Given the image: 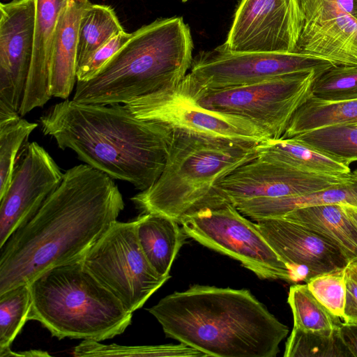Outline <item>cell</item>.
Masks as SVG:
<instances>
[{"instance_id":"cell-1","label":"cell","mask_w":357,"mask_h":357,"mask_svg":"<svg viewBox=\"0 0 357 357\" xmlns=\"http://www.w3.org/2000/svg\"><path fill=\"white\" fill-rule=\"evenodd\" d=\"M124 208L113 178L89 165L65 173L39 210L0 247V294L82 260Z\"/></svg>"},{"instance_id":"cell-2","label":"cell","mask_w":357,"mask_h":357,"mask_svg":"<svg viewBox=\"0 0 357 357\" xmlns=\"http://www.w3.org/2000/svg\"><path fill=\"white\" fill-rule=\"evenodd\" d=\"M41 129L85 164L143 191L162 174L173 138L165 123L137 118L125 105L64 100L40 117Z\"/></svg>"},{"instance_id":"cell-3","label":"cell","mask_w":357,"mask_h":357,"mask_svg":"<svg viewBox=\"0 0 357 357\" xmlns=\"http://www.w3.org/2000/svg\"><path fill=\"white\" fill-rule=\"evenodd\" d=\"M165 335L215 357H275L289 333L248 289L195 284L147 310Z\"/></svg>"},{"instance_id":"cell-4","label":"cell","mask_w":357,"mask_h":357,"mask_svg":"<svg viewBox=\"0 0 357 357\" xmlns=\"http://www.w3.org/2000/svg\"><path fill=\"white\" fill-rule=\"evenodd\" d=\"M193 41L183 17L158 19L133 33L91 79L77 81L73 100L126 104L158 91L176 89L192 62Z\"/></svg>"},{"instance_id":"cell-5","label":"cell","mask_w":357,"mask_h":357,"mask_svg":"<svg viewBox=\"0 0 357 357\" xmlns=\"http://www.w3.org/2000/svg\"><path fill=\"white\" fill-rule=\"evenodd\" d=\"M257 144L174 128L162 174L131 200L143 213L163 215L180 224L189 214L227 202L218 195L217 183L255 159Z\"/></svg>"},{"instance_id":"cell-6","label":"cell","mask_w":357,"mask_h":357,"mask_svg":"<svg viewBox=\"0 0 357 357\" xmlns=\"http://www.w3.org/2000/svg\"><path fill=\"white\" fill-rule=\"evenodd\" d=\"M28 320L52 336L100 342L123 333L132 313L84 266L82 259L53 267L29 284Z\"/></svg>"},{"instance_id":"cell-7","label":"cell","mask_w":357,"mask_h":357,"mask_svg":"<svg viewBox=\"0 0 357 357\" xmlns=\"http://www.w3.org/2000/svg\"><path fill=\"white\" fill-rule=\"evenodd\" d=\"M317 71L286 75L251 84L199 89L181 83L176 90L206 109L245 119L268 139H279L298 108L312 95Z\"/></svg>"},{"instance_id":"cell-8","label":"cell","mask_w":357,"mask_h":357,"mask_svg":"<svg viewBox=\"0 0 357 357\" xmlns=\"http://www.w3.org/2000/svg\"><path fill=\"white\" fill-rule=\"evenodd\" d=\"M180 225L189 238L238 260L259 278L294 282L291 271L257 224L231 203L202 208L185 216Z\"/></svg>"},{"instance_id":"cell-9","label":"cell","mask_w":357,"mask_h":357,"mask_svg":"<svg viewBox=\"0 0 357 357\" xmlns=\"http://www.w3.org/2000/svg\"><path fill=\"white\" fill-rule=\"evenodd\" d=\"M82 262L132 313L171 278L158 274L149 263L137 238L135 220L116 221Z\"/></svg>"},{"instance_id":"cell-10","label":"cell","mask_w":357,"mask_h":357,"mask_svg":"<svg viewBox=\"0 0 357 357\" xmlns=\"http://www.w3.org/2000/svg\"><path fill=\"white\" fill-rule=\"evenodd\" d=\"M334 66L327 60L299 53L233 52L223 43L193 57L190 72L181 83L199 89H220L301 72L321 74Z\"/></svg>"},{"instance_id":"cell-11","label":"cell","mask_w":357,"mask_h":357,"mask_svg":"<svg viewBox=\"0 0 357 357\" xmlns=\"http://www.w3.org/2000/svg\"><path fill=\"white\" fill-rule=\"evenodd\" d=\"M296 53L357 66V0H297Z\"/></svg>"},{"instance_id":"cell-12","label":"cell","mask_w":357,"mask_h":357,"mask_svg":"<svg viewBox=\"0 0 357 357\" xmlns=\"http://www.w3.org/2000/svg\"><path fill=\"white\" fill-rule=\"evenodd\" d=\"M356 179L354 174L333 176L306 172L278 162L256 158L219 181L218 195L234 206L257 198L301 195L330 188Z\"/></svg>"},{"instance_id":"cell-13","label":"cell","mask_w":357,"mask_h":357,"mask_svg":"<svg viewBox=\"0 0 357 357\" xmlns=\"http://www.w3.org/2000/svg\"><path fill=\"white\" fill-rule=\"evenodd\" d=\"M124 105L137 118L160 122L173 129L255 143L268 139L252 122L201 107L176 89L141 96Z\"/></svg>"},{"instance_id":"cell-14","label":"cell","mask_w":357,"mask_h":357,"mask_svg":"<svg viewBox=\"0 0 357 357\" xmlns=\"http://www.w3.org/2000/svg\"><path fill=\"white\" fill-rule=\"evenodd\" d=\"M36 0L0 4V116L19 114L33 53Z\"/></svg>"},{"instance_id":"cell-15","label":"cell","mask_w":357,"mask_h":357,"mask_svg":"<svg viewBox=\"0 0 357 357\" xmlns=\"http://www.w3.org/2000/svg\"><path fill=\"white\" fill-rule=\"evenodd\" d=\"M297 0H241L226 41L237 52L296 53Z\"/></svg>"},{"instance_id":"cell-16","label":"cell","mask_w":357,"mask_h":357,"mask_svg":"<svg viewBox=\"0 0 357 357\" xmlns=\"http://www.w3.org/2000/svg\"><path fill=\"white\" fill-rule=\"evenodd\" d=\"M0 198V247L42 206L59 187L63 173L37 142L28 144Z\"/></svg>"},{"instance_id":"cell-17","label":"cell","mask_w":357,"mask_h":357,"mask_svg":"<svg viewBox=\"0 0 357 357\" xmlns=\"http://www.w3.org/2000/svg\"><path fill=\"white\" fill-rule=\"evenodd\" d=\"M255 222L291 271L294 282H307L320 274L345 268L349 263L336 246L302 225L283 218Z\"/></svg>"},{"instance_id":"cell-18","label":"cell","mask_w":357,"mask_h":357,"mask_svg":"<svg viewBox=\"0 0 357 357\" xmlns=\"http://www.w3.org/2000/svg\"><path fill=\"white\" fill-rule=\"evenodd\" d=\"M68 0H36L33 53L19 114L24 116L45 105L52 97L50 71L55 31Z\"/></svg>"},{"instance_id":"cell-19","label":"cell","mask_w":357,"mask_h":357,"mask_svg":"<svg viewBox=\"0 0 357 357\" xmlns=\"http://www.w3.org/2000/svg\"><path fill=\"white\" fill-rule=\"evenodd\" d=\"M91 3L89 0H68L59 16L50 71L52 97L68 99L77 82L79 25L83 13Z\"/></svg>"},{"instance_id":"cell-20","label":"cell","mask_w":357,"mask_h":357,"mask_svg":"<svg viewBox=\"0 0 357 357\" xmlns=\"http://www.w3.org/2000/svg\"><path fill=\"white\" fill-rule=\"evenodd\" d=\"M135 220L139 244L149 263L160 275L171 277L172 263L189 236L178 222L163 215L143 213Z\"/></svg>"},{"instance_id":"cell-21","label":"cell","mask_w":357,"mask_h":357,"mask_svg":"<svg viewBox=\"0 0 357 357\" xmlns=\"http://www.w3.org/2000/svg\"><path fill=\"white\" fill-rule=\"evenodd\" d=\"M326 204L357 207V179L305 195L249 199L235 206L243 215L256 220L280 218L297 208Z\"/></svg>"},{"instance_id":"cell-22","label":"cell","mask_w":357,"mask_h":357,"mask_svg":"<svg viewBox=\"0 0 357 357\" xmlns=\"http://www.w3.org/2000/svg\"><path fill=\"white\" fill-rule=\"evenodd\" d=\"M257 158L283 163L306 172L333 176L353 174L350 165L293 138L266 139L256 146Z\"/></svg>"},{"instance_id":"cell-23","label":"cell","mask_w":357,"mask_h":357,"mask_svg":"<svg viewBox=\"0 0 357 357\" xmlns=\"http://www.w3.org/2000/svg\"><path fill=\"white\" fill-rule=\"evenodd\" d=\"M308 228L336 246L351 261L357 259V230L342 205L297 208L282 217Z\"/></svg>"},{"instance_id":"cell-24","label":"cell","mask_w":357,"mask_h":357,"mask_svg":"<svg viewBox=\"0 0 357 357\" xmlns=\"http://www.w3.org/2000/svg\"><path fill=\"white\" fill-rule=\"evenodd\" d=\"M355 123L357 100L330 101L312 94L296 111L282 138H291L326 126Z\"/></svg>"},{"instance_id":"cell-25","label":"cell","mask_w":357,"mask_h":357,"mask_svg":"<svg viewBox=\"0 0 357 357\" xmlns=\"http://www.w3.org/2000/svg\"><path fill=\"white\" fill-rule=\"evenodd\" d=\"M123 31L112 8L91 3L83 13L79 22L77 69L86 64L96 51L110 39Z\"/></svg>"},{"instance_id":"cell-26","label":"cell","mask_w":357,"mask_h":357,"mask_svg":"<svg viewBox=\"0 0 357 357\" xmlns=\"http://www.w3.org/2000/svg\"><path fill=\"white\" fill-rule=\"evenodd\" d=\"M291 138L349 165L357 161V123L326 126Z\"/></svg>"},{"instance_id":"cell-27","label":"cell","mask_w":357,"mask_h":357,"mask_svg":"<svg viewBox=\"0 0 357 357\" xmlns=\"http://www.w3.org/2000/svg\"><path fill=\"white\" fill-rule=\"evenodd\" d=\"M37 127L19 114L0 116V198L9 187L20 151Z\"/></svg>"},{"instance_id":"cell-28","label":"cell","mask_w":357,"mask_h":357,"mask_svg":"<svg viewBox=\"0 0 357 357\" xmlns=\"http://www.w3.org/2000/svg\"><path fill=\"white\" fill-rule=\"evenodd\" d=\"M284 357H351L339 326L329 331L294 328L285 343Z\"/></svg>"},{"instance_id":"cell-29","label":"cell","mask_w":357,"mask_h":357,"mask_svg":"<svg viewBox=\"0 0 357 357\" xmlns=\"http://www.w3.org/2000/svg\"><path fill=\"white\" fill-rule=\"evenodd\" d=\"M31 306L28 284L12 288L0 294V356H9L10 346L28 321Z\"/></svg>"},{"instance_id":"cell-30","label":"cell","mask_w":357,"mask_h":357,"mask_svg":"<svg viewBox=\"0 0 357 357\" xmlns=\"http://www.w3.org/2000/svg\"><path fill=\"white\" fill-rule=\"evenodd\" d=\"M287 302L293 314L294 328L329 331L337 328L341 323L315 298L306 283L291 285Z\"/></svg>"},{"instance_id":"cell-31","label":"cell","mask_w":357,"mask_h":357,"mask_svg":"<svg viewBox=\"0 0 357 357\" xmlns=\"http://www.w3.org/2000/svg\"><path fill=\"white\" fill-rule=\"evenodd\" d=\"M75 356H169L205 357L204 353L185 344L151 346L102 344L93 340H83L73 349Z\"/></svg>"},{"instance_id":"cell-32","label":"cell","mask_w":357,"mask_h":357,"mask_svg":"<svg viewBox=\"0 0 357 357\" xmlns=\"http://www.w3.org/2000/svg\"><path fill=\"white\" fill-rule=\"evenodd\" d=\"M313 96L330 101L357 100V66H334L314 79Z\"/></svg>"},{"instance_id":"cell-33","label":"cell","mask_w":357,"mask_h":357,"mask_svg":"<svg viewBox=\"0 0 357 357\" xmlns=\"http://www.w3.org/2000/svg\"><path fill=\"white\" fill-rule=\"evenodd\" d=\"M347 267L320 274L305 282L315 298L333 316L342 320L347 292Z\"/></svg>"},{"instance_id":"cell-34","label":"cell","mask_w":357,"mask_h":357,"mask_svg":"<svg viewBox=\"0 0 357 357\" xmlns=\"http://www.w3.org/2000/svg\"><path fill=\"white\" fill-rule=\"evenodd\" d=\"M132 33L120 32L101 47L89 61L77 70V82H85L93 78L100 69L125 45Z\"/></svg>"},{"instance_id":"cell-35","label":"cell","mask_w":357,"mask_h":357,"mask_svg":"<svg viewBox=\"0 0 357 357\" xmlns=\"http://www.w3.org/2000/svg\"><path fill=\"white\" fill-rule=\"evenodd\" d=\"M343 322L357 323V280L347 267V292Z\"/></svg>"},{"instance_id":"cell-36","label":"cell","mask_w":357,"mask_h":357,"mask_svg":"<svg viewBox=\"0 0 357 357\" xmlns=\"http://www.w3.org/2000/svg\"><path fill=\"white\" fill-rule=\"evenodd\" d=\"M340 336L352 357H357V323H340Z\"/></svg>"},{"instance_id":"cell-37","label":"cell","mask_w":357,"mask_h":357,"mask_svg":"<svg viewBox=\"0 0 357 357\" xmlns=\"http://www.w3.org/2000/svg\"><path fill=\"white\" fill-rule=\"evenodd\" d=\"M345 213L357 230V207L342 205Z\"/></svg>"},{"instance_id":"cell-38","label":"cell","mask_w":357,"mask_h":357,"mask_svg":"<svg viewBox=\"0 0 357 357\" xmlns=\"http://www.w3.org/2000/svg\"><path fill=\"white\" fill-rule=\"evenodd\" d=\"M49 354L46 351L40 350H31L28 351H23L21 353H17L11 351L9 356H48Z\"/></svg>"},{"instance_id":"cell-39","label":"cell","mask_w":357,"mask_h":357,"mask_svg":"<svg viewBox=\"0 0 357 357\" xmlns=\"http://www.w3.org/2000/svg\"><path fill=\"white\" fill-rule=\"evenodd\" d=\"M347 269L352 276L357 280V259L349 261Z\"/></svg>"},{"instance_id":"cell-40","label":"cell","mask_w":357,"mask_h":357,"mask_svg":"<svg viewBox=\"0 0 357 357\" xmlns=\"http://www.w3.org/2000/svg\"><path fill=\"white\" fill-rule=\"evenodd\" d=\"M354 176L356 177V178L357 179V169H355L354 172H352Z\"/></svg>"},{"instance_id":"cell-41","label":"cell","mask_w":357,"mask_h":357,"mask_svg":"<svg viewBox=\"0 0 357 357\" xmlns=\"http://www.w3.org/2000/svg\"><path fill=\"white\" fill-rule=\"evenodd\" d=\"M188 0H182L183 2H186L188 1Z\"/></svg>"}]
</instances>
